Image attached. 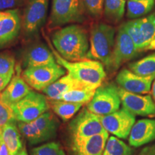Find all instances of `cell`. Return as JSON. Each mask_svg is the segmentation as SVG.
I'll use <instances>...</instances> for the list:
<instances>
[{
    "label": "cell",
    "instance_id": "7c38bea8",
    "mask_svg": "<svg viewBox=\"0 0 155 155\" xmlns=\"http://www.w3.org/2000/svg\"><path fill=\"white\" fill-rule=\"evenodd\" d=\"M138 53L132 39L123 27H120L115 39L111 68L119 69L124 63L134 58Z\"/></svg>",
    "mask_w": 155,
    "mask_h": 155
},
{
    "label": "cell",
    "instance_id": "ab89813d",
    "mask_svg": "<svg viewBox=\"0 0 155 155\" xmlns=\"http://www.w3.org/2000/svg\"><path fill=\"white\" fill-rule=\"evenodd\" d=\"M146 50H155V39L154 40H152L150 45L147 48Z\"/></svg>",
    "mask_w": 155,
    "mask_h": 155
},
{
    "label": "cell",
    "instance_id": "4dcf8cb0",
    "mask_svg": "<svg viewBox=\"0 0 155 155\" xmlns=\"http://www.w3.org/2000/svg\"><path fill=\"white\" fill-rule=\"evenodd\" d=\"M15 59L9 53H0V75L11 80L15 74Z\"/></svg>",
    "mask_w": 155,
    "mask_h": 155
},
{
    "label": "cell",
    "instance_id": "836d02e7",
    "mask_svg": "<svg viewBox=\"0 0 155 155\" xmlns=\"http://www.w3.org/2000/svg\"><path fill=\"white\" fill-rule=\"evenodd\" d=\"M85 9L94 17H100L103 14L105 0H83Z\"/></svg>",
    "mask_w": 155,
    "mask_h": 155
},
{
    "label": "cell",
    "instance_id": "6da1fadb",
    "mask_svg": "<svg viewBox=\"0 0 155 155\" xmlns=\"http://www.w3.org/2000/svg\"><path fill=\"white\" fill-rule=\"evenodd\" d=\"M52 42L58 53L68 61L87 58L89 50L88 35L81 25H71L59 29L52 35Z\"/></svg>",
    "mask_w": 155,
    "mask_h": 155
},
{
    "label": "cell",
    "instance_id": "74e56055",
    "mask_svg": "<svg viewBox=\"0 0 155 155\" xmlns=\"http://www.w3.org/2000/svg\"><path fill=\"white\" fill-rule=\"evenodd\" d=\"M11 80L7 78L2 77L0 75V94L3 91L4 89H5L6 87H7L8 83H9V81Z\"/></svg>",
    "mask_w": 155,
    "mask_h": 155
},
{
    "label": "cell",
    "instance_id": "3957f363",
    "mask_svg": "<svg viewBox=\"0 0 155 155\" xmlns=\"http://www.w3.org/2000/svg\"><path fill=\"white\" fill-rule=\"evenodd\" d=\"M115 29L106 23H96L91 30L90 47L87 58L100 61L108 68H111Z\"/></svg>",
    "mask_w": 155,
    "mask_h": 155
},
{
    "label": "cell",
    "instance_id": "9a60e30c",
    "mask_svg": "<svg viewBox=\"0 0 155 155\" xmlns=\"http://www.w3.org/2000/svg\"><path fill=\"white\" fill-rule=\"evenodd\" d=\"M31 91V87L21 76L19 68H17V73L13 75L7 87L0 94V98L10 106H13Z\"/></svg>",
    "mask_w": 155,
    "mask_h": 155
},
{
    "label": "cell",
    "instance_id": "cb8c5ba5",
    "mask_svg": "<svg viewBox=\"0 0 155 155\" xmlns=\"http://www.w3.org/2000/svg\"><path fill=\"white\" fill-rule=\"evenodd\" d=\"M125 0H105L104 13L106 19L112 23L119 22L125 12Z\"/></svg>",
    "mask_w": 155,
    "mask_h": 155
},
{
    "label": "cell",
    "instance_id": "7a4b0ae2",
    "mask_svg": "<svg viewBox=\"0 0 155 155\" xmlns=\"http://www.w3.org/2000/svg\"><path fill=\"white\" fill-rule=\"evenodd\" d=\"M51 48L55 61L67 71L68 73L87 88L96 90L105 80L106 73L104 65L96 60L86 59L79 61H68Z\"/></svg>",
    "mask_w": 155,
    "mask_h": 155
},
{
    "label": "cell",
    "instance_id": "5bb4252c",
    "mask_svg": "<svg viewBox=\"0 0 155 155\" xmlns=\"http://www.w3.org/2000/svg\"><path fill=\"white\" fill-rule=\"evenodd\" d=\"M108 133L95 135L79 142H71V155H103Z\"/></svg>",
    "mask_w": 155,
    "mask_h": 155
},
{
    "label": "cell",
    "instance_id": "484cf974",
    "mask_svg": "<svg viewBox=\"0 0 155 155\" xmlns=\"http://www.w3.org/2000/svg\"><path fill=\"white\" fill-rule=\"evenodd\" d=\"M137 21L146 50L147 48L155 39V12L147 17L137 19Z\"/></svg>",
    "mask_w": 155,
    "mask_h": 155
},
{
    "label": "cell",
    "instance_id": "e575fe53",
    "mask_svg": "<svg viewBox=\"0 0 155 155\" xmlns=\"http://www.w3.org/2000/svg\"><path fill=\"white\" fill-rule=\"evenodd\" d=\"M26 0H0V10H12L22 7Z\"/></svg>",
    "mask_w": 155,
    "mask_h": 155
},
{
    "label": "cell",
    "instance_id": "f1b7e54d",
    "mask_svg": "<svg viewBox=\"0 0 155 155\" xmlns=\"http://www.w3.org/2000/svg\"><path fill=\"white\" fill-rule=\"evenodd\" d=\"M103 155H134V151L123 141L111 136L106 141Z\"/></svg>",
    "mask_w": 155,
    "mask_h": 155
},
{
    "label": "cell",
    "instance_id": "4316f807",
    "mask_svg": "<svg viewBox=\"0 0 155 155\" xmlns=\"http://www.w3.org/2000/svg\"><path fill=\"white\" fill-rule=\"evenodd\" d=\"M95 92L96 90L87 88H75L64 94L62 96L61 100L84 105V104H88L92 100Z\"/></svg>",
    "mask_w": 155,
    "mask_h": 155
},
{
    "label": "cell",
    "instance_id": "d6a6232c",
    "mask_svg": "<svg viewBox=\"0 0 155 155\" xmlns=\"http://www.w3.org/2000/svg\"><path fill=\"white\" fill-rule=\"evenodd\" d=\"M15 116L12 106L0 98V131L9 122L15 121Z\"/></svg>",
    "mask_w": 155,
    "mask_h": 155
},
{
    "label": "cell",
    "instance_id": "d6986e66",
    "mask_svg": "<svg viewBox=\"0 0 155 155\" xmlns=\"http://www.w3.org/2000/svg\"><path fill=\"white\" fill-rule=\"evenodd\" d=\"M86 88L69 75H63L42 91L49 99L61 100L64 94L75 88Z\"/></svg>",
    "mask_w": 155,
    "mask_h": 155
},
{
    "label": "cell",
    "instance_id": "f35d334b",
    "mask_svg": "<svg viewBox=\"0 0 155 155\" xmlns=\"http://www.w3.org/2000/svg\"><path fill=\"white\" fill-rule=\"evenodd\" d=\"M151 93H152V98L155 101V78H154V81H153V83H152V88H151Z\"/></svg>",
    "mask_w": 155,
    "mask_h": 155
},
{
    "label": "cell",
    "instance_id": "1f68e13d",
    "mask_svg": "<svg viewBox=\"0 0 155 155\" xmlns=\"http://www.w3.org/2000/svg\"><path fill=\"white\" fill-rule=\"evenodd\" d=\"M31 155H66L61 144L50 141L35 147L31 150Z\"/></svg>",
    "mask_w": 155,
    "mask_h": 155
},
{
    "label": "cell",
    "instance_id": "e0dca14e",
    "mask_svg": "<svg viewBox=\"0 0 155 155\" xmlns=\"http://www.w3.org/2000/svg\"><path fill=\"white\" fill-rule=\"evenodd\" d=\"M55 58L52 51L44 44L38 43L30 45L26 50L23 57L25 68L41 66L55 63Z\"/></svg>",
    "mask_w": 155,
    "mask_h": 155
},
{
    "label": "cell",
    "instance_id": "277c9868",
    "mask_svg": "<svg viewBox=\"0 0 155 155\" xmlns=\"http://www.w3.org/2000/svg\"><path fill=\"white\" fill-rule=\"evenodd\" d=\"M106 131L100 116L91 112L87 108H83L69 125L71 142L82 141Z\"/></svg>",
    "mask_w": 155,
    "mask_h": 155
},
{
    "label": "cell",
    "instance_id": "8992f818",
    "mask_svg": "<svg viewBox=\"0 0 155 155\" xmlns=\"http://www.w3.org/2000/svg\"><path fill=\"white\" fill-rule=\"evenodd\" d=\"M85 7L83 0H53L49 25L56 28L83 19Z\"/></svg>",
    "mask_w": 155,
    "mask_h": 155
},
{
    "label": "cell",
    "instance_id": "ffe728a7",
    "mask_svg": "<svg viewBox=\"0 0 155 155\" xmlns=\"http://www.w3.org/2000/svg\"><path fill=\"white\" fill-rule=\"evenodd\" d=\"M2 137L10 154L16 155L22 149L20 131L17 127V120L5 125L2 131Z\"/></svg>",
    "mask_w": 155,
    "mask_h": 155
},
{
    "label": "cell",
    "instance_id": "5b68a950",
    "mask_svg": "<svg viewBox=\"0 0 155 155\" xmlns=\"http://www.w3.org/2000/svg\"><path fill=\"white\" fill-rule=\"evenodd\" d=\"M66 70L57 62L41 66L25 68L22 76L31 88L42 91L60 78L65 75Z\"/></svg>",
    "mask_w": 155,
    "mask_h": 155
},
{
    "label": "cell",
    "instance_id": "ba28073f",
    "mask_svg": "<svg viewBox=\"0 0 155 155\" xmlns=\"http://www.w3.org/2000/svg\"><path fill=\"white\" fill-rule=\"evenodd\" d=\"M17 121H33L50 108L49 101L43 94L31 91L25 98L12 106Z\"/></svg>",
    "mask_w": 155,
    "mask_h": 155
},
{
    "label": "cell",
    "instance_id": "d4e9b609",
    "mask_svg": "<svg viewBox=\"0 0 155 155\" xmlns=\"http://www.w3.org/2000/svg\"><path fill=\"white\" fill-rule=\"evenodd\" d=\"M129 68L141 76L155 77V53L129 64Z\"/></svg>",
    "mask_w": 155,
    "mask_h": 155
},
{
    "label": "cell",
    "instance_id": "603a6c76",
    "mask_svg": "<svg viewBox=\"0 0 155 155\" xmlns=\"http://www.w3.org/2000/svg\"><path fill=\"white\" fill-rule=\"evenodd\" d=\"M154 5L155 0H128L127 16L130 19L144 17L152 10Z\"/></svg>",
    "mask_w": 155,
    "mask_h": 155
},
{
    "label": "cell",
    "instance_id": "d590c367",
    "mask_svg": "<svg viewBox=\"0 0 155 155\" xmlns=\"http://www.w3.org/2000/svg\"><path fill=\"white\" fill-rule=\"evenodd\" d=\"M138 155H155V143L144 147Z\"/></svg>",
    "mask_w": 155,
    "mask_h": 155
},
{
    "label": "cell",
    "instance_id": "4fadbf2b",
    "mask_svg": "<svg viewBox=\"0 0 155 155\" xmlns=\"http://www.w3.org/2000/svg\"><path fill=\"white\" fill-rule=\"evenodd\" d=\"M155 77L141 76L129 69H122L116 78L120 88L128 92L137 94H144L150 92Z\"/></svg>",
    "mask_w": 155,
    "mask_h": 155
},
{
    "label": "cell",
    "instance_id": "83f0119b",
    "mask_svg": "<svg viewBox=\"0 0 155 155\" xmlns=\"http://www.w3.org/2000/svg\"><path fill=\"white\" fill-rule=\"evenodd\" d=\"M17 127L21 134L26 138L30 144L35 145L44 142L41 133L34 121H17Z\"/></svg>",
    "mask_w": 155,
    "mask_h": 155
},
{
    "label": "cell",
    "instance_id": "9c48e42d",
    "mask_svg": "<svg viewBox=\"0 0 155 155\" xmlns=\"http://www.w3.org/2000/svg\"><path fill=\"white\" fill-rule=\"evenodd\" d=\"M49 0H28L22 26L27 36H33L42 28L47 17Z\"/></svg>",
    "mask_w": 155,
    "mask_h": 155
},
{
    "label": "cell",
    "instance_id": "8fae6325",
    "mask_svg": "<svg viewBox=\"0 0 155 155\" xmlns=\"http://www.w3.org/2000/svg\"><path fill=\"white\" fill-rule=\"evenodd\" d=\"M121 104L124 109L134 116L155 117V101L150 95L133 94L119 87Z\"/></svg>",
    "mask_w": 155,
    "mask_h": 155
},
{
    "label": "cell",
    "instance_id": "2e32d148",
    "mask_svg": "<svg viewBox=\"0 0 155 155\" xmlns=\"http://www.w3.org/2000/svg\"><path fill=\"white\" fill-rule=\"evenodd\" d=\"M155 140V119H144L135 122L129 136L131 146L139 147Z\"/></svg>",
    "mask_w": 155,
    "mask_h": 155
},
{
    "label": "cell",
    "instance_id": "7bdbcfd3",
    "mask_svg": "<svg viewBox=\"0 0 155 155\" xmlns=\"http://www.w3.org/2000/svg\"><path fill=\"white\" fill-rule=\"evenodd\" d=\"M1 134H2V131H0V136H1Z\"/></svg>",
    "mask_w": 155,
    "mask_h": 155
},
{
    "label": "cell",
    "instance_id": "44dd1931",
    "mask_svg": "<svg viewBox=\"0 0 155 155\" xmlns=\"http://www.w3.org/2000/svg\"><path fill=\"white\" fill-rule=\"evenodd\" d=\"M33 121L41 133L44 141L55 138L59 123L53 113L48 111L45 112Z\"/></svg>",
    "mask_w": 155,
    "mask_h": 155
},
{
    "label": "cell",
    "instance_id": "f546056e",
    "mask_svg": "<svg viewBox=\"0 0 155 155\" xmlns=\"http://www.w3.org/2000/svg\"><path fill=\"white\" fill-rule=\"evenodd\" d=\"M121 26L124 28V30L127 31L129 35L132 39L133 42H134L136 48H137L139 53L143 51V50H145L144 44V42H143L142 38H141L140 29H139L137 19L129 21V22L122 25Z\"/></svg>",
    "mask_w": 155,
    "mask_h": 155
},
{
    "label": "cell",
    "instance_id": "7402d4cb",
    "mask_svg": "<svg viewBox=\"0 0 155 155\" xmlns=\"http://www.w3.org/2000/svg\"><path fill=\"white\" fill-rule=\"evenodd\" d=\"M49 105L53 111L63 121H68L73 118L83 107V104L65 101L63 100L49 101Z\"/></svg>",
    "mask_w": 155,
    "mask_h": 155
},
{
    "label": "cell",
    "instance_id": "30bf717a",
    "mask_svg": "<svg viewBox=\"0 0 155 155\" xmlns=\"http://www.w3.org/2000/svg\"><path fill=\"white\" fill-rule=\"evenodd\" d=\"M104 129L118 138L127 139L134 125L135 116L122 108L114 113L100 116Z\"/></svg>",
    "mask_w": 155,
    "mask_h": 155
},
{
    "label": "cell",
    "instance_id": "52a82bcc",
    "mask_svg": "<svg viewBox=\"0 0 155 155\" xmlns=\"http://www.w3.org/2000/svg\"><path fill=\"white\" fill-rule=\"evenodd\" d=\"M121 104L119 87L109 83L96 89L92 100L87 104L86 108L96 115L103 116L118 111Z\"/></svg>",
    "mask_w": 155,
    "mask_h": 155
},
{
    "label": "cell",
    "instance_id": "ac0fdd59",
    "mask_svg": "<svg viewBox=\"0 0 155 155\" xmlns=\"http://www.w3.org/2000/svg\"><path fill=\"white\" fill-rule=\"evenodd\" d=\"M20 17L17 9L9 11L7 16L0 19V48L15 40L21 29Z\"/></svg>",
    "mask_w": 155,
    "mask_h": 155
},
{
    "label": "cell",
    "instance_id": "ee69618b",
    "mask_svg": "<svg viewBox=\"0 0 155 155\" xmlns=\"http://www.w3.org/2000/svg\"><path fill=\"white\" fill-rule=\"evenodd\" d=\"M9 155H13V154H10V153H9Z\"/></svg>",
    "mask_w": 155,
    "mask_h": 155
},
{
    "label": "cell",
    "instance_id": "b9f144b4",
    "mask_svg": "<svg viewBox=\"0 0 155 155\" xmlns=\"http://www.w3.org/2000/svg\"><path fill=\"white\" fill-rule=\"evenodd\" d=\"M16 155H28V152H27L26 150H25V147H22V149L19 152L17 153Z\"/></svg>",
    "mask_w": 155,
    "mask_h": 155
},
{
    "label": "cell",
    "instance_id": "60d3db41",
    "mask_svg": "<svg viewBox=\"0 0 155 155\" xmlns=\"http://www.w3.org/2000/svg\"><path fill=\"white\" fill-rule=\"evenodd\" d=\"M9 10H6V11H4V12L0 11V19H2L3 17L7 16V15L9 14Z\"/></svg>",
    "mask_w": 155,
    "mask_h": 155
},
{
    "label": "cell",
    "instance_id": "8d00e7d4",
    "mask_svg": "<svg viewBox=\"0 0 155 155\" xmlns=\"http://www.w3.org/2000/svg\"><path fill=\"white\" fill-rule=\"evenodd\" d=\"M0 155H9V150L3 140L2 134L0 136Z\"/></svg>",
    "mask_w": 155,
    "mask_h": 155
}]
</instances>
